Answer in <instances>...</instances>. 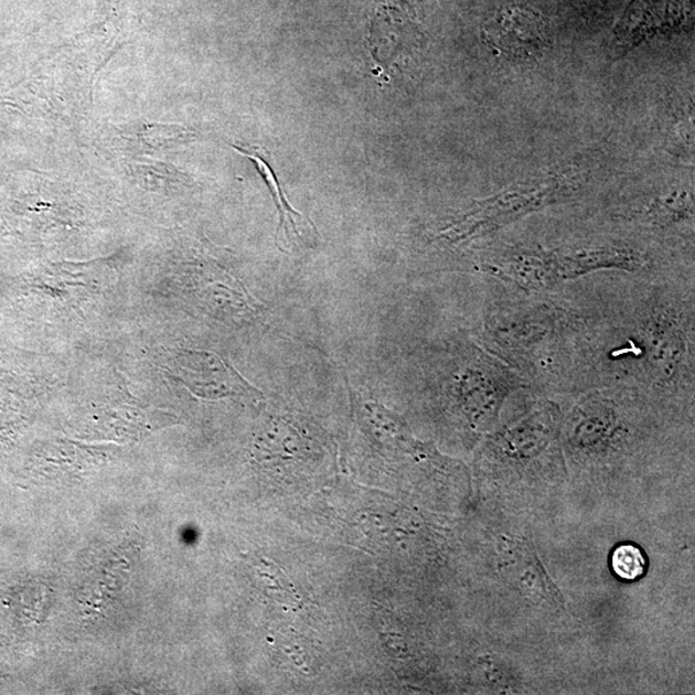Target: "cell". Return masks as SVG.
I'll return each instance as SVG.
<instances>
[{"label": "cell", "instance_id": "obj_1", "mask_svg": "<svg viewBox=\"0 0 695 695\" xmlns=\"http://www.w3.org/2000/svg\"><path fill=\"white\" fill-rule=\"evenodd\" d=\"M629 297L590 313V389L631 386L651 400L693 399L694 277L639 276Z\"/></svg>", "mask_w": 695, "mask_h": 695}, {"label": "cell", "instance_id": "obj_2", "mask_svg": "<svg viewBox=\"0 0 695 695\" xmlns=\"http://www.w3.org/2000/svg\"><path fill=\"white\" fill-rule=\"evenodd\" d=\"M483 345L528 386H589L590 317L555 293L515 289L494 299L483 324Z\"/></svg>", "mask_w": 695, "mask_h": 695}, {"label": "cell", "instance_id": "obj_3", "mask_svg": "<svg viewBox=\"0 0 695 695\" xmlns=\"http://www.w3.org/2000/svg\"><path fill=\"white\" fill-rule=\"evenodd\" d=\"M234 149L243 157L249 159L255 167H257L259 174L263 180H265L268 185L270 195H272L275 203L278 209V213H280V229L285 228L286 236H289L290 228L293 231L298 237H300V232L298 229L299 226L306 228L303 215L293 211V209L289 205L288 200H286L284 195V191L281 189L280 182H278L277 177L274 172V169L269 167L268 162L263 160L259 154L246 152L238 147L234 146Z\"/></svg>", "mask_w": 695, "mask_h": 695}, {"label": "cell", "instance_id": "obj_4", "mask_svg": "<svg viewBox=\"0 0 695 695\" xmlns=\"http://www.w3.org/2000/svg\"><path fill=\"white\" fill-rule=\"evenodd\" d=\"M612 568L614 574L624 581H635L645 574V556L635 545L617 546L612 555Z\"/></svg>", "mask_w": 695, "mask_h": 695}]
</instances>
